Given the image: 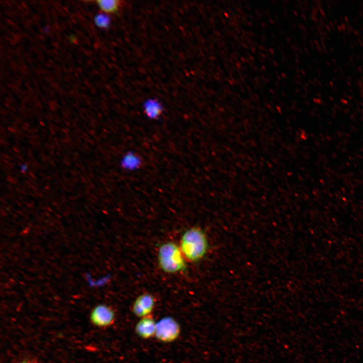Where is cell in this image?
Instances as JSON below:
<instances>
[{"instance_id": "cell-1", "label": "cell", "mask_w": 363, "mask_h": 363, "mask_svg": "<svg viewBox=\"0 0 363 363\" xmlns=\"http://www.w3.org/2000/svg\"><path fill=\"white\" fill-rule=\"evenodd\" d=\"M179 246L186 260L197 262L205 257L209 244L205 231L200 227L194 226L183 233Z\"/></svg>"}, {"instance_id": "cell-2", "label": "cell", "mask_w": 363, "mask_h": 363, "mask_svg": "<svg viewBox=\"0 0 363 363\" xmlns=\"http://www.w3.org/2000/svg\"><path fill=\"white\" fill-rule=\"evenodd\" d=\"M157 260L160 269L168 274L182 272L187 267L186 258L179 246L172 241L164 243L160 246Z\"/></svg>"}, {"instance_id": "cell-3", "label": "cell", "mask_w": 363, "mask_h": 363, "mask_svg": "<svg viewBox=\"0 0 363 363\" xmlns=\"http://www.w3.org/2000/svg\"><path fill=\"white\" fill-rule=\"evenodd\" d=\"M180 332V326L173 318L165 317L156 323L155 336L164 342H169L176 339Z\"/></svg>"}, {"instance_id": "cell-4", "label": "cell", "mask_w": 363, "mask_h": 363, "mask_svg": "<svg viewBox=\"0 0 363 363\" xmlns=\"http://www.w3.org/2000/svg\"><path fill=\"white\" fill-rule=\"evenodd\" d=\"M90 319L94 325L99 327H106L114 323L115 315L110 307L100 304L93 309L90 313Z\"/></svg>"}, {"instance_id": "cell-5", "label": "cell", "mask_w": 363, "mask_h": 363, "mask_svg": "<svg viewBox=\"0 0 363 363\" xmlns=\"http://www.w3.org/2000/svg\"><path fill=\"white\" fill-rule=\"evenodd\" d=\"M155 302V298L152 294H141L134 300L132 307V311L135 315L140 318L151 315Z\"/></svg>"}, {"instance_id": "cell-6", "label": "cell", "mask_w": 363, "mask_h": 363, "mask_svg": "<svg viewBox=\"0 0 363 363\" xmlns=\"http://www.w3.org/2000/svg\"><path fill=\"white\" fill-rule=\"evenodd\" d=\"M156 323L151 315L143 318L137 323L135 331L137 335L144 339H148L155 334Z\"/></svg>"}, {"instance_id": "cell-7", "label": "cell", "mask_w": 363, "mask_h": 363, "mask_svg": "<svg viewBox=\"0 0 363 363\" xmlns=\"http://www.w3.org/2000/svg\"><path fill=\"white\" fill-rule=\"evenodd\" d=\"M96 3L100 10L106 13H116L120 6V2L117 0H99Z\"/></svg>"}, {"instance_id": "cell-8", "label": "cell", "mask_w": 363, "mask_h": 363, "mask_svg": "<svg viewBox=\"0 0 363 363\" xmlns=\"http://www.w3.org/2000/svg\"><path fill=\"white\" fill-rule=\"evenodd\" d=\"M144 109L146 114L148 116L154 118L161 114L162 108L157 101L150 100L145 103Z\"/></svg>"}, {"instance_id": "cell-9", "label": "cell", "mask_w": 363, "mask_h": 363, "mask_svg": "<svg viewBox=\"0 0 363 363\" xmlns=\"http://www.w3.org/2000/svg\"><path fill=\"white\" fill-rule=\"evenodd\" d=\"M140 163L139 158L132 154H129L126 155L122 161V165L125 168H136Z\"/></svg>"}, {"instance_id": "cell-10", "label": "cell", "mask_w": 363, "mask_h": 363, "mask_svg": "<svg viewBox=\"0 0 363 363\" xmlns=\"http://www.w3.org/2000/svg\"><path fill=\"white\" fill-rule=\"evenodd\" d=\"M95 25L101 28H107L110 24V18L106 15L100 13L94 18Z\"/></svg>"}, {"instance_id": "cell-11", "label": "cell", "mask_w": 363, "mask_h": 363, "mask_svg": "<svg viewBox=\"0 0 363 363\" xmlns=\"http://www.w3.org/2000/svg\"><path fill=\"white\" fill-rule=\"evenodd\" d=\"M27 169V166L25 164L21 165V170L23 171V172H25Z\"/></svg>"}, {"instance_id": "cell-12", "label": "cell", "mask_w": 363, "mask_h": 363, "mask_svg": "<svg viewBox=\"0 0 363 363\" xmlns=\"http://www.w3.org/2000/svg\"><path fill=\"white\" fill-rule=\"evenodd\" d=\"M21 363H28V362H27V361H23V362H21Z\"/></svg>"}]
</instances>
